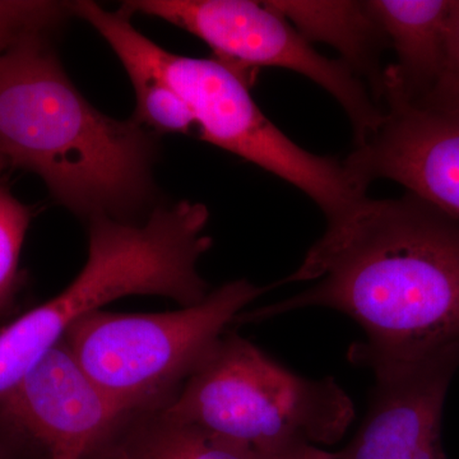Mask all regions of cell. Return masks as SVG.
Listing matches in <instances>:
<instances>
[{
  "mask_svg": "<svg viewBox=\"0 0 459 459\" xmlns=\"http://www.w3.org/2000/svg\"><path fill=\"white\" fill-rule=\"evenodd\" d=\"M301 281L316 282L247 319L343 313L367 337L350 358L376 377L459 349V220L413 193L365 197L328 222L286 279Z\"/></svg>",
  "mask_w": 459,
  "mask_h": 459,
  "instance_id": "1",
  "label": "cell"
},
{
  "mask_svg": "<svg viewBox=\"0 0 459 459\" xmlns=\"http://www.w3.org/2000/svg\"><path fill=\"white\" fill-rule=\"evenodd\" d=\"M0 152L89 221L132 222L152 193L150 129L93 108L69 80L49 36L26 39L0 56Z\"/></svg>",
  "mask_w": 459,
  "mask_h": 459,
  "instance_id": "2",
  "label": "cell"
},
{
  "mask_svg": "<svg viewBox=\"0 0 459 459\" xmlns=\"http://www.w3.org/2000/svg\"><path fill=\"white\" fill-rule=\"evenodd\" d=\"M204 204L181 201L153 210L147 221L91 220L89 255L78 276L47 303L0 331V395L16 385L83 316L131 295H157L181 307L204 301L198 272L212 246Z\"/></svg>",
  "mask_w": 459,
  "mask_h": 459,
  "instance_id": "3",
  "label": "cell"
},
{
  "mask_svg": "<svg viewBox=\"0 0 459 459\" xmlns=\"http://www.w3.org/2000/svg\"><path fill=\"white\" fill-rule=\"evenodd\" d=\"M74 16L102 36L123 66H138L171 87L186 101L199 137L229 151L301 190L336 221L368 197L343 162L314 155L280 131L250 95L252 78L219 59L170 53L132 25L123 12L98 3L74 2Z\"/></svg>",
  "mask_w": 459,
  "mask_h": 459,
  "instance_id": "4",
  "label": "cell"
},
{
  "mask_svg": "<svg viewBox=\"0 0 459 459\" xmlns=\"http://www.w3.org/2000/svg\"><path fill=\"white\" fill-rule=\"evenodd\" d=\"M162 410L256 458L340 442L355 418L333 377L299 376L237 334L219 341Z\"/></svg>",
  "mask_w": 459,
  "mask_h": 459,
  "instance_id": "5",
  "label": "cell"
},
{
  "mask_svg": "<svg viewBox=\"0 0 459 459\" xmlns=\"http://www.w3.org/2000/svg\"><path fill=\"white\" fill-rule=\"evenodd\" d=\"M265 290L238 280L174 312L98 310L72 325L65 340L84 373L122 409H162Z\"/></svg>",
  "mask_w": 459,
  "mask_h": 459,
  "instance_id": "6",
  "label": "cell"
},
{
  "mask_svg": "<svg viewBox=\"0 0 459 459\" xmlns=\"http://www.w3.org/2000/svg\"><path fill=\"white\" fill-rule=\"evenodd\" d=\"M119 11L164 20L204 41L216 59L252 78L249 71L282 68L327 91L352 126L355 144L380 126L385 110L369 87L340 59L314 49L267 2L250 0H128Z\"/></svg>",
  "mask_w": 459,
  "mask_h": 459,
  "instance_id": "7",
  "label": "cell"
},
{
  "mask_svg": "<svg viewBox=\"0 0 459 459\" xmlns=\"http://www.w3.org/2000/svg\"><path fill=\"white\" fill-rule=\"evenodd\" d=\"M126 413L63 338L0 395V459H84Z\"/></svg>",
  "mask_w": 459,
  "mask_h": 459,
  "instance_id": "8",
  "label": "cell"
},
{
  "mask_svg": "<svg viewBox=\"0 0 459 459\" xmlns=\"http://www.w3.org/2000/svg\"><path fill=\"white\" fill-rule=\"evenodd\" d=\"M382 123L343 166L367 190L392 180L459 220V114L403 98L385 87Z\"/></svg>",
  "mask_w": 459,
  "mask_h": 459,
  "instance_id": "9",
  "label": "cell"
},
{
  "mask_svg": "<svg viewBox=\"0 0 459 459\" xmlns=\"http://www.w3.org/2000/svg\"><path fill=\"white\" fill-rule=\"evenodd\" d=\"M459 369V349L382 377L360 429L333 459H448L444 403Z\"/></svg>",
  "mask_w": 459,
  "mask_h": 459,
  "instance_id": "10",
  "label": "cell"
},
{
  "mask_svg": "<svg viewBox=\"0 0 459 459\" xmlns=\"http://www.w3.org/2000/svg\"><path fill=\"white\" fill-rule=\"evenodd\" d=\"M397 62L386 65L383 86L407 99L433 90L446 65L453 0H368Z\"/></svg>",
  "mask_w": 459,
  "mask_h": 459,
  "instance_id": "11",
  "label": "cell"
},
{
  "mask_svg": "<svg viewBox=\"0 0 459 459\" xmlns=\"http://www.w3.org/2000/svg\"><path fill=\"white\" fill-rule=\"evenodd\" d=\"M286 18L305 40L325 42L340 60L369 87L382 107L383 51L389 47L382 27L368 8L356 0H272L267 2ZM383 108V107H382Z\"/></svg>",
  "mask_w": 459,
  "mask_h": 459,
  "instance_id": "12",
  "label": "cell"
},
{
  "mask_svg": "<svg viewBox=\"0 0 459 459\" xmlns=\"http://www.w3.org/2000/svg\"><path fill=\"white\" fill-rule=\"evenodd\" d=\"M84 459H256L252 453L162 409L126 413Z\"/></svg>",
  "mask_w": 459,
  "mask_h": 459,
  "instance_id": "13",
  "label": "cell"
},
{
  "mask_svg": "<svg viewBox=\"0 0 459 459\" xmlns=\"http://www.w3.org/2000/svg\"><path fill=\"white\" fill-rule=\"evenodd\" d=\"M134 89L137 111L134 119L150 131L190 134L197 132L195 115L183 99L155 74L124 66Z\"/></svg>",
  "mask_w": 459,
  "mask_h": 459,
  "instance_id": "14",
  "label": "cell"
},
{
  "mask_svg": "<svg viewBox=\"0 0 459 459\" xmlns=\"http://www.w3.org/2000/svg\"><path fill=\"white\" fill-rule=\"evenodd\" d=\"M74 16L72 2L0 0V56L26 39L50 36Z\"/></svg>",
  "mask_w": 459,
  "mask_h": 459,
  "instance_id": "15",
  "label": "cell"
},
{
  "mask_svg": "<svg viewBox=\"0 0 459 459\" xmlns=\"http://www.w3.org/2000/svg\"><path fill=\"white\" fill-rule=\"evenodd\" d=\"M31 212L0 186V318L9 312L21 285L20 259Z\"/></svg>",
  "mask_w": 459,
  "mask_h": 459,
  "instance_id": "16",
  "label": "cell"
},
{
  "mask_svg": "<svg viewBox=\"0 0 459 459\" xmlns=\"http://www.w3.org/2000/svg\"><path fill=\"white\" fill-rule=\"evenodd\" d=\"M409 100L459 114V0H453L446 59L439 81L427 95Z\"/></svg>",
  "mask_w": 459,
  "mask_h": 459,
  "instance_id": "17",
  "label": "cell"
},
{
  "mask_svg": "<svg viewBox=\"0 0 459 459\" xmlns=\"http://www.w3.org/2000/svg\"><path fill=\"white\" fill-rule=\"evenodd\" d=\"M256 459H333V452L325 451L322 446H299Z\"/></svg>",
  "mask_w": 459,
  "mask_h": 459,
  "instance_id": "18",
  "label": "cell"
},
{
  "mask_svg": "<svg viewBox=\"0 0 459 459\" xmlns=\"http://www.w3.org/2000/svg\"><path fill=\"white\" fill-rule=\"evenodd\" d=\"M5 168H8L7 160H5L3 153L0 152V171L4 170Z\"/></svg>",
  "mask_w": 459,
  "mask_h": 459,
  "instance_id": "19",
  "label": "cell"
}]
</instances>
